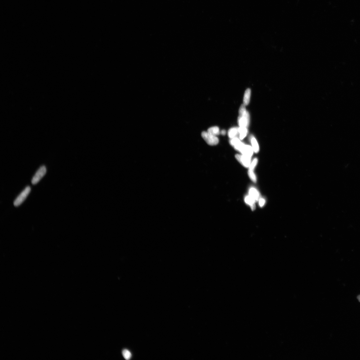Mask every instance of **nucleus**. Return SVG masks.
Returning a JSON list of instances; mask_svg holds the SVG:
<instances>
[{
	"label": "nucleus",
	"mask_w": 360,
	"mask_h": 360,
	"mask_svg": "<svg viewBox=\"0 0 360 360\" xmlns=\"http://www.w3.org/2000/svg\"><path fill=\"white\" fill-rule=\"evenodd\" d=\"M249 195L254 199L255 202L259 200L260 195L258 191L254 187L251 188L249 191Z\"/></svg>",
	"instance_id": "0eeeda50"
},
{
	"label": "nucleus",
	"mask_w": 360,
	"mask_h": 360,
	"mask_svg": "<svg viewBox=\"0 0 360 360\" xmlns=\"http://www.w3.org/2000/svg\"><path fill=\"white\" fill-rule=\"evenodd\" d=\"M201 135L206 143L210 146L216 145L219 143V139L217 137L211 135L208 132H203Z\"/></svg>",
	"instance_id": "f03ea898"
},
{
	"label": "nucleus",
	"mask_w": 360,
	"mask_h": 360,
	"mask_svg": "<svg viewBox=\"0 0 360 360\" xmlns=\"http://www.w3.org/2000/svg\"><path fill=\"white\" fill-rule=\"evenodd\" d=\"M238 122L240 127L247 128L250 123V116L247 111L245 116H239L238 118Z\"/></svg>",
	"instance_id": "39448f33"
},
{
	"label": "nucleus",
	"mask_w": 360,
	"mask_h": 360,
	"mask_svg": "<svg viewBox=\"0 0 360 360\" xmlns=\"http://www.w3.org/2000/svg\"><path fill=\"white\" fill-rule=\"evenodd\" d=\"M251 90L250 88L247 89L245 92L243 97V104L245 106H247L249 104L251 95Z\"/></svg>",
	"instance_id": "6e6552de"
},
{
	"label": "nucleus",
	"mask_w": 360,
	"mask_h": 360,
	"mask_svg": "<svg viewBox=\"0 0 360 360\" xmlns=\"http://www.w3.org/2000/svg\"><path fill=\"white\" fill-rule=\"evenodd\" d=\"M226 133V132L225 130H222L221 132V134L223 135H225Z\"/></svg>",
	"instance_id": "6ab92c4d"
},
{
	"label": "nucleus",
	"mask_w": 360,
	"mask_h": 360,
	"mask_svg": "<svg viewBox=\"0 0 360 360\" xmlns=\"http://www.w3.org/2000/svg\"><path fill=\"white\" fill-rule=\"evenodd\" d=\"M122 354L124 358L126 360H129L132 357V354L130 351L127 349H124L122 351Z\"/></svg>",
	"instance_id": "4468645a"
},
{
	"label": "nucleus",
	"mask_w": 360,
	"mask_h": 360,
	"mask_svg": "<svg viewBox=\"0 0 360 360\" xmlns=\"http://www.w3.org/2000/svg\"><path fill=\"white\" fill-rule=\"evenodd\" d=\"M46 173V169L45 166H41L37 171L32 180L33 184H35L39 182L42 178L45 175Z\"/></svg>",
	"instance_id": "7ed1b4c3"
},
{
	"label": "nucleus",
	"mask_w": 360,
	"mask_h": 360,
	"mask_svg": "<svg viewBox=\"0 0 360 360\" xmlns=\"http://www.w3.org/2000/svg\"><path fill=\"white\" fill-rule=\"evenodd\" d=\"M208 132L211 135L216 136L220 134V129L217 127H214L210 128L207 130Z\"/></svg>",
	"instance_id": "ddd939ff"
},
{
	"label": "nucleus",
	"mask_w": 360,
	"mask_h": 360,
	"mask_svg": "<svg viewBox=\"0 0 360 360\" xmlns=\"http://www.w3.org/2000/svg\"><path fill=\"white\" fill-rule=\"evenodd\" d=\"M239 151L242 154L247 156L251 157L254 153V150L252 147L248 145H246L244 143L241 147Z\"/></svg>",
	"instance_id": "423d86ee"
},
{
	"label": "nucleus",
	"mask_w": 360,
	"mask_h": 360,
	"mask_svg": "<svg viewBox=\"0 0 360 360\" xmlns=\"http://www.w3.org/2000/svg\"><path fill=\"white\" fill-rule=\"evenodd\" d=\"M244 201L247 205L250 206L252 210H254L255 209V202H256L249 195L247 196L245 198Z\"/></svg>",
	"instance_id": "1a4fd4ad"
},
{
	"label": "nucleus",
	"mask_w": 360,
	"mask_h": 360,
	"mask_svg": "<svg viewBox=\"0 0 360 360\" xmlns=\"http://www.w3.org/2000/svg\"><path fill=\"white\" fill-rule=\"evenodd\" d=\"M251 143L254 152L255 153H258L259 150V146L257 140L254 137L251 138Z\"/></svg>",
	"instance_id": "9b49d317"
},
{
	"label": "nucleus",
	"mask_w": 360,
	"mask_h": 360,
	"mask_svg": "<svg viewBox=\"0 0 360 360\" xmlns=\"http://www.w3.org/2000/svg\"><path fill=\"white\" fill-rule=\"evenodd\" d=\"M239 133V139L241 140L243 139L247 136V128L239 127L238 128Z\"/></svg>",
	"instance_id": "f8f14e48"
},
{
	"label": "nucleus",
	"mask_w": 360,
	"mask_h": 360,
	"mask_svg": "<svg viewBox=\"0 0 360 360\" xmlns=\"http://www.w3.org/2000/svg\"><path fill=\"white\" fill-rule=\"evenodd\" d=\"M358 299L359 300V302H360V295L358 296Z\"/></svg>",
	"instance_id": "aec40b11"
},
{
	"label": "nucleus",
	"mask_w": 360,
	"mask_h": 360,
	"mask_svg": "<svg viewBox=\"0 0 360 360\" xmlns=\"http://www.w3.org/2000/svg\"><path fill=\"white\" fill-rule=\"evenodd\" d=\"M31 191V188L29 186L27 187L18 195L14 202V205L15 206H20L27 197Z\"/></svg>",
	"instance_id": "f257e3e1"
},
{
	"label": "nucleus",
	"mask_w": 360,
	"mask_h": 360,
	"mask_svg": "<svg viewBox=\"0 0 360 360\" xmlns=\"http://www.w3.org/2000/svg\"><path fill=\"white\" fill-rule=\"evenodd\" d=\"M235 157L240 164L246 168H249L251 162V157L242 154H237Z\"/></svg>",
	"instance_id": "20e7f679"
},
{
	"label": "nucleus",
	"mask_w": 360,
	"mask_h": 360,
	"mask_svg": "<svg viewBox=\"0 0 360 360\" xmlns=\"http://www.w3.org/2000/svg\"><path fill=\"white\" fill-rule=\"evenodd\" d=\"M248 175L252 181L254 183L257 181V177L254 173V170H248Z\"/></svg>",
	"instance_id": "dca6fc26"
},
{
	"label": "nucleus",
	"mask_w": 360,
	"mask_h": 360,
	"mask_svg": "<svg viewBox=\"0 0 360 360\" xmlns=\"http://www.w3.org/2000/svg\"><path fill=\"white\" fill-rule=\"evenodd\" d=\"M259 200V205L261 207H262L264 206L265 203V199L263 198H260Z\"/></svg>",
	"instance_id": "a211bd4d"
},
{
	"label": "nucleus",
	"mask_w": 360,
	"mask_h": 360,
	"mask_svg": "<svg viewBox=\"0 0 360 360\" xmlns=\"http://www.w3.org/2000/svg\"><path fill=\"white\" fill-rule=\"evenodd\" d=\"M258 162V159L257 158H254L253 161L251 163V164L249 167V169L254 170L255 166L257 165Z\"/></svg>",
	"instance_id": "f3484780"
},
{
	"label": "nucleus",
	"mask_w": 360,
	"mask_h": 360,
	"mask_svg": "<svg viewBox=\"0 0 360 360\" xmlns=\"http://www.w3.org/2000/svg\"><path fill=\"white\" fill-rule=\"evenodd\" d=\"M239 132L238 128H232L229 129L228 132V135L230 139H232L236 138V136Z\"/></svg>",
	"instance_id": "9d476101"
},
{
	"label": "nucleus",
	"mask_w": 360,
	"mask_h": 360,
	"mask_svg": "<svg viewBox=\"0 0 360 360\" xmlns=\"http://www.w3.org/2000/svg\"><path fill=\"white\" fill-rule=\"evenodd\" d=\"M247 111L246 106L243 104L241 105L239 110V116H245Z\"/></svg>",
	"instance_id": "2eb2a0df"
}]
</instances>
